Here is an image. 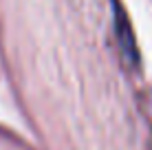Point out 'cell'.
Instances as JSON below:
<instances>
[{
  "instance_id": "6da1fadb",
  "label": "cell",
  "mask_w": 152,
  "mask_h": 150,
  "mask_svg": "<svg viewBox=\"0 0 152 150\" xmlns=\"http://www.w3.org/2000/svg\"><path fill=\"white\" fill-rule=\"evenodd\" d=\"M113 11H115V31H117V40L121 44V51L126 58H130L137 64L139 62V51H137V40L132 35V27H130V18L119 4V0H113Z\"/></svg>"
}]
</instances>
